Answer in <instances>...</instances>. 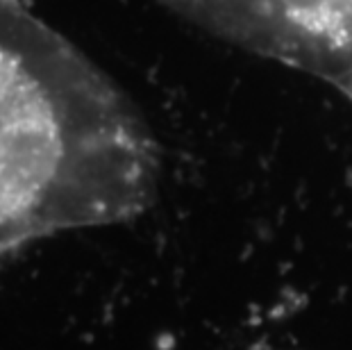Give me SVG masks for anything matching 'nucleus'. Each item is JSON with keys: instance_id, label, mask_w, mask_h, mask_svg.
Instances as JSON below:
<instances>
[{"instance_id": "obj_1", "label": "nucleus", "mask_w": 352, "mask_h": 350, "mask_svg": "<svg viewBox=\"0 0 352 350\" xmlns=\"http://www.w3.org/2000/svg\"><path fill=\"white\" fill-rule=\"evenodd\" d=\"M160 157L132 102L30 10L0 0V259L144 212Z\"/></svg>"}, {"instance_id": "obj_2", "label": "nucleus", "mask_w": 352, "mask_h": 350, "mask_svg": "<svg viewBox=\"0 0 352 350\" xmlns=\"http://www.w3.org/2000/svg\"><path fill=\"white\" fill-rule=\"evenodd\" d=\"M239 48L323 80L352 102V0H164Z\"/></svg>"}]
</instances>
